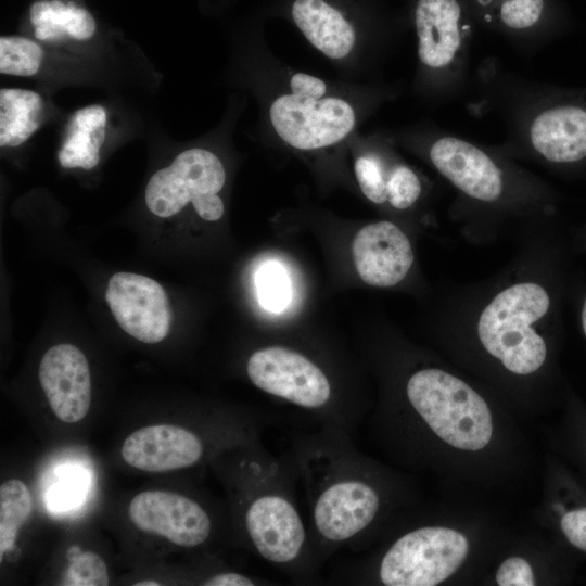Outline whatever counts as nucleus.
I'll list each match as a JSON object with an SVG mask.
<instances>
[{"mask_svg": "<svg viewBox=\"0 0 586 586\" xmlns=\"http://www.w3.org/2000/svg\"><path fill=\"white\" fill-rule=\"evenodd\" d=\"M535 523L579 559L586 558V485L559 456L548 450L542 470Z\"/></svg>", "mask_w": 586, "mask_h": 586, "instance_id": "8", "label": "nucleus"}, {"mask_svg": "<svg viewBox=\"0 0 586 586\" xmlns=\"http://www.w3.org/2000/svg\"><path fill=\"white\" fill-rule=\"evenodd\" d=\"M581 324H582L584 336L586 339V296L583 301V305L581 308Z\"/></svg>", "mask_w": 586, "mask_h": 586, "instance_id": "30", "label": "nucleus"}, {"mask_svg": "<svg viewBox=\"0 0 586 586\" xmlns=\"http://www.w3.org/2000/svg\"><path fill=\"white\" fill-rule=\"evenodd\" d=\"M39 381L58 419L65 423L82 420L91 403V378L84 353L72 344L52 346L41 358Z\"/></svg>", "mask_w": 586, "mask_h": 586, "instance_id": "12", "label": "nucleus"}, {"mask_svg": "<svg viewBox=\"0 0 586 586\" xmlns=\"http://www.w3.org/2000/svg\"><path fill=\"white\" fill-rule=\"evenodd\" d=\"M135 586H160L161 584L156 581H141L139 583L133 584Z\"/></svg>", "mask_w": 586, "mask_h": 586, "instance_id": "31", "label": "nucleus"}, {"mask_svg": "<svg viewBox=\"0 0 586 586\" xmlns=\"http://www.w3.org/2000/svg\"><path fill=\"white\" fill-rule=\"evenodd\" d=\"M269 125L284 144L314 152L341 144L357 133L362 113L333 84L305 72H291L285 88L268 104Z\"/></svg>", "mask_w": 586, "mask_h": 586, "instance_id": "3", "label": "nucleus"}, {"mask_svg": "<svg viewBox=\"0 0 586 586\" xmlns=\"http://www.w3.org/2000/svg\"><path fill=\"white\" fill-rule=\"evenodd\" d=\"M377 137L378 135L375 142L386 191V204L399 211L410 208L422 194V181L410 166L394 156L387 142L378 140Z\"/></svg>", "mask_w": 586, "mask_h": 586, "instance_id": "22", "label": "nucleus"}, {"mask_svg": "<svg viewBox=\"0 0 586 586\" xmlns=\"http://www.w3.org/2000/svg\"><path fill=\"white\" fill-rule=\"evenodd\" d=\"M249 535L258 552L276 563L292 561L301 551L305 530L295 508L283 497L254 500L245 515Z\"/></svg>", "mask_w": 586, "mask_h": 586, "instance_id": "16", "label": "nucleus"}, {"mask_svg": "<svg viewBox=\"0 0 586 586\" xmlns=\"http://www.w3.org/2000/svg\"><path fill=\"white\" fill-rule=\"evenodd\" d=\"M68 566L62 579L67 586H106L107 568L104 560L91 551H81L79 546H72L66 551Z\"/></svg>", "mask_w": 586, "mask_h": 586, "instance_id": "27", "label": "nucleus"}, {"mask_svg": "<svg viewBox=\"0 0 586 586\" xmlns=\"http://www.w3.org/2000/svg\"><path fill=\"white\" fill-rule=\"evenodd\" d=\"M457 0H418L415 9L417 84L432 102L449 101L468 87L471 26Z\"/></svg>", "mask_w": 586, "mask_h": 586, "instance_id": "4", "label": "nucleus"}, {"mask_svg": "<svg viewBox=\"0 0 586 586\" xmlns=\"http://www.w3.org/2000/svg\"><path fill=\"white\" fill-rule=\"evenodd\" d=\"M44 104L42 97L23 88L0 90V145L15 148L39 129Z\"/></svg>", "mask_w": 586, "mask_h": 586, "instance_id": "21", "label": "nucleus"}, {"mask_svg": "<svg viewBox=\"0 0 586 586\" xmlns=\"http://www.w3.org/2000/svg\"><path fill=\"white\" fill-rule=\"evenodd\" d=\"M549 292L532 281L509 285L483 308L475 328L474 356L495 379L499 396L524 420L560 408L566 395L550 387L553 353L535 324L549 311Z\"/></svg>", "mask_w": 586, "mask_h": 586, "instance_id": "1", "label": "nucleus"}, {"mask_svg": "<svg viewBox=\"0 0 586 586\" xmlns=\"http://www.w3.org/2000/svg\"><path fill=\"white\" fill-rule=\"evenodd\" d=\"M382 507L380 492L364 481H342L328 487L318 498L314 519L319 533L327 539H347L378 517Z\"/></svg>", "mask_w": 586, "mask_h": 586, "instance_id": "14", "label": "nucleus"}, {"mask_svg": "<svg viewBox=\"0 0 586 586\" xmlns=\"http://www.w3.org/2000/svg\"><path fill=\"white\" fill-rule=\"evenodd\" d=\"M432 166L461 194L482 204L502 202L510 190L508 171L486 148L436 128L410 132Z\"/></svg>", "mask_w": 586, "mask_h": 586, "instance_id": "6", "label": "nucleus"}, {"mask_svg": "<svg viewBox=\"0 0 586 586\" xmlns=\"http://www.w3.org/2000/svg\"><path fill=\"white\" fill-rule=\"evenodd\" d=\"M44 50L41 44L23 36L0 38V73L3 75L30 77L42 66Z\"/></svg>", "mask_w": 586, "mask_h": 586, "instance_id": "25", "label": "nucleus"}, {"mask_svg": "<svg viewBox=\"0 0 586 586\" xmlns=\"http://www.w3.org/2000/svg\"><path fill=\"white\" fill-rule=\"evenodd\" d=\"M105 300L120 328L136 340L154 344L167 336L171 323L169 302L155 280L117 272L109 280Z\"/></svg>", "mask_w": 586, "mask_h": 586, "instance_id": "10", "label": "nucleus"}, {"mask_svg": "<svg viewBox=\"0 0 586 586\" xmlns=\"http://www.w3.org/2000/svg\"><path fill=\"white\" fill-rule=\"evenodd\" d=\"M225 183L226 169L217 154L201 146L190 148L152 175L145 204L152 214L168 218L191 203L202 219L217 221L225 213L219 195Z\"/></svg>", "mask_w": 586, "mask_h": 586, "instance_id": "5", "label": "nucleus"}, {"mask_svg": "<svg viewBox=\"0 0 586 586\" xmlns=\"http://www.w3.org/2000/svg\"><path fill=\"white\" fill-rule=\"evenodd\" d=\"M106 125L107 112L101 104H90L75 111L67 122L58 151L60 165L86 170L94 168L100 162Z\"/></svg>", "mask_w": 586, "mask_h": 586, "instance_id": "18", "label": "nucleus"}, {"mask_svg": "<svg viewBox=\"0 0 586 586\" xmlns=\"http://www.w3.org/2000/svg\"><path fill=\"white\" fill-rule=\"evenodd\" d=\"M33 509V496L24 482L5 481L0 486V560L14 549L16 535Z\"/></svg>", "mask_w": 586, "mask_h": 586, "instance_id": "23", "label": "nucleus"}, {"mask_svg": "<svg viewBox=\"0 0 586 586\" xmlns=\"http://www.w3.org/2000/svg\"><path fill=\"white\" fill-rule=\"evenodd\" d=\"M291 14L307 41L334 62L352 59L360 48L353 24L326 0H295Z\"/></svg>", "mask_w": 586, "mask_h": 586, "instance_id": "17", "label": "nucleus"}, {"mask_svg": "<svg viewBox=\"0 0 586 586\" xmlns=\"http://www.w3.org/2000/svg\"><path fill=\"white\" fill-rule=\"evenodd\" d=\"M477 497L450 499L436 518L387 547L378 576L386 586L480 585L514 528Z\"/></svg>", "mask_w": 586, "mask_h": 586, "instance_id": "2", "label": "nucleus"}, {"mask_svg": "<svg viewBox=\"0 0 586 586\" xmlns=\"http://www.w3.org/2000/svg\"><path fill=\"white\" fill-rule=\"evenodd\" d=\"M579 560L540 527L514 530L495 555L480 585H566L573 581Z\"/></svg>", "mask_w": 586, "mask_h": 586, "instance_id": "7", "label": "nucleus"}, {"mask_svg": "<svg viewBox=\"0 0 586 586\" xmlns=\"http://www.w3.org/2000/svg\"><path fill=\"white\" fill-rule=\"evenodd\" d=\"M548 450L559 456L586 485V402L572 391L552 422L543 426Z\"/></svg>", "mask_w": 586, "mask_h": 586, "instance_id": "19", "label": "nucleus"}, {"mask_svg": "<svg viewBox=\"0 0 586 586\" xmlns=\"http://www.w3.org/2000/svg\"><path fill=\"white\" fill-rule=\"evenodd\" d=\"M203 454L199 437L177 425L156 424L132 432L123 443L122 457L135 469L166 472L196 463Z\"/></svg>", "mask_w": 586, "mask_h": 586, "instance_id": "15", "label": "nucleus"}, {"mask_svg": "<svg viewBox=\"0 0 586 586\" xmlns=\"http://www.w3.org/2000/svg\"><path fill=\"white\" fill-rule=\"evenodd\" d=\"M353 258L364 282L378 288L399 283L413 263V252L406 234L387 220L361 228L353 241Z\"/></svg>", "mask_w": 586, "mask_h": 586, "instance_id": "13", "label": "nucleus"}, {"mask_svg": "<svg viewBox=\"0 0 586 586\" xmlns=\"http://www.w3.org/2000/svg\"><path fill=\"white\" fill-rule=\"evenodd\" d=\"M247 374L262 391L305 408L323 406L330 397L324 373L305 356L283 347L252 354Z\"/></svg>", "mask_w": 586, "mask_h": 586, "instance_id": "9", "label": "nucleus"}, {"mask_svg": "<svg viewBox=\"0 0 586 586\" xmlns=\"http://www.w3.org/2000/svg\"><path fill=\"white\" fill-rule=\"evenodd\" d=\"M485 9L484 20L491 23L494 15L505 30L523 33L534 29L543 15L544 0H476Z\"/></svg>", "mask_w": 586, "mask_h": 586, "instance_id": "24", "label": "nucleus"}, {"mask_svg": "<svg viewBox=\"0 0 586 586\" xmlns=\"http://www.w3.org/2000/svg\"><path fill=\"white\" fill-rule=\"evenodd\" d=\"M206 586H252L254 583L246 576L239 573H220L208 578Z\"/></svg>", "mask_w": 586, "mask_h": 586, "instance_id": "29", "label": "nucleus"}, {"mask_svg": "<svg viewBox=\"0 0 586 586\" xmlns=\"http://www.w3.org/2000/svg\"><path fill=\"white\" fill-rule=\"evenodd\" d=\"M260 306L271 313H281L291 300L290 278L278 262L263 264L255 277Z\"/></svg>", "mask_w": 586, "mask_h": 586, "instance_id": "26", "label": "nucleus"}, {"mask_svg": "<svg viewBox=\"0 0 586 586\" xmlns=\"http://www.w3.org/2000/svg\"><path fill=\"white\" fill-rule=\"evenodd\" d=\"M29 18L37 41L50 44L88 41L97 31L92 14L73 2L36 1L30 7Z\"/></svg>", "mask_w": 586, "mask_h": 586, "instance_id": "20", "label": "nucleus"}, {"mask_svg": "<svg viewBox=\"0 0 586 586\" xmlns=\"http://www.w3.org/2000/svg\"><path fill=\"white\" fill-rule=\"evenodd\" d=\"M128 514L139 530L165 537L175 545L195 547L211 533V519L192 499L167 491H145L129 504Z\"/></svg>", "mask_w": 586, "mask_h": 586, "instance_id": "11", "label": "nucleus"}, {"mask_svg": "<svg viewBox=\"0 0 586 586\" xmlns=\"http://www.w3.org/2000/svg\"><path fill=\"white\" fill-rule=\"evenodd\" d=\"M84 476L79 470L67 469L62 472L59 484L53 485L47 494V505L53 510H64L73 507L84 493Z\"/></svg>", "mask_w": 586, "mask_h": 586, "instance_id": "28", "label": "nucleus"}]
</instances>
